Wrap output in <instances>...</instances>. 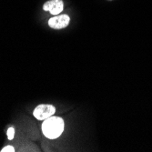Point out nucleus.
Here are the masks:
<instances>
[{"label": "nucleus", "mask_w": 152, "mask_h": 152, "mask_svg": "<svg viewBox=\"0 0 152 152\" xmlns=\"http://www.w3.org/2000/svg\"><path fill=\"white\" fill-rule=\"evenodd\" d=\"M14 137H15V129L14 128H9L7 129V139L9 140H13Z\"/></svg>", "instance_id": "5"}, {"label": "nucleus", "mask_w": 152, "mask_h": 152, "mask_svg": "<svg viewBox=\"0 0 152 152\" xmlns=\"http://www.w3.org/2000/svg\"><path fill=\"white\" fill-rule=\"evenodd\" d=\"M64 130V120L59 117H50L42 124L43 134L50 140L58 137Z\"/></svg>", "instance_id": "1"}, {"label": "nucleus", "mask_w": 152, "mask_h": 152, "mask_svg": "<svg viewBox=\"0 0 152 152\" xmlns=\"http://www.w3.org/2000/svg\"><path fill=\"white\" fill-rule=\"evenodd\" d=\"M70 21V18L67 15H60L54 17L48 20V25L51 28L54 29H62L67 26L68 23Z\"/></svg>", "instance_id": "3"}, {"label": "nucleus", "mask_w": 152, "mask_h": 152, "mask_svg": "<svg viewBox=\"0 0 152 152\" xmlns=\"http://www.w3.org/2000/svg\"><path fill=\"white\" fill-rule=\"evenodd\" d=\"M55 111H56V108L52 105L43 104V105H38L35 108L33 115L38 120H45L50 118L51 116H53V114H55Z\"/></svg>", "instance_id": "2"}, {"label": "nucleus", "mask_w": 152, "mask_h": 152, "mask_svg": "<svg viewBox=\"0 0 152 152\" xmlns=\"http://www.w3.org/2000/svg\"><path fill=\"white\" fill-rule=\"evenodd\" d=\"M15 151V148H14V147L12 146H7L5 148H2L1 152H14Z\"/></svg>", "instance_id": "6"}, {"label": "nucleus", "mask_w": 152, "mask_h": 152, "mask_svg": "<svg viewBox=\"0 0 152 152\" xmlns=\"http://www.w3.org/2000/svg\"><path fill=\"white\" fill-rule=\"evenodd\" d=\"M64 3L62 0H49L43 6V9L48 11L52 15H58L63 11Z\"/></svg>", "instance_id": "4"}]
</instances>
